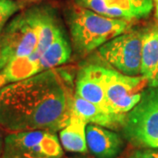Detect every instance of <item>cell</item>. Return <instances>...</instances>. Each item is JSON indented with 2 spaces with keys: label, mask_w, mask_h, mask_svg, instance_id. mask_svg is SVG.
I'll return each instance as SVG.
<instances>
[{
  "label": "cell",
  "mask_w": 158,
  "mask_h": 158,
  "mask_svg": "<svg viewBox=\"0 0 158 158\" xmlns=\"http://www.w3.org/2000/svg\"><path fill=\"white\" fill-rule=\"evenodd\" d=\"M2 71L8 83H15L40 73L39 62L32 61L29 56L19 57L8 62Z\"/></svg>",
  "instance_id": "16"
},
{
  "label": "cell",
  "mask_w": 158,
  "mask_h": 158,
  "mask_svg": "<svg viewBox=\"0 0 158 158\" xmlns=\"http://www.w3.org/2000/svg\"><path fill=\"white\" fill-rule=\"evenodd\" d=\"M148 86H149V87H155V88H158V69H157V72L156 74V76H155V77L148 83Z\"/></svg>",
  "instance_id": "22"
},
{
  "label": "cell",
  "mask_w": 158,
  "mask_h": 158,
  "mask_svg": "<svg viewBox=\"0 0 158 158\" xmlns=\"http://www.w3.org/2000/svg\"><path fill=\"white\" fill-rule=\"evenodd\" d=\"M13 1H16L18 2L19 5H21L23 6V8L25 6H28L30 4H34V3H38V2H40L42 0H13Z\"/></svg>",
  "instance_id": "20"
},
{
  "label": "cell",
  "mask_w": 158,
  "mask_h": 158,
  "mask_svg": "<svg viewBox=\"0 0 158 158\" xmlns=\"http://www.w3.org/2000/svg\"><path fill=\"white\" fill-rule=\"evenodd\" d=\"M38 40V26L29 8L17 14L0 33V65L4 69L12 59L29 56Z\"/></svg>",
  "instance_id": "4"
},
{
  "label": "cell",
  "mask_w": 158,
  "mask_h": 158,
  "mask_svg": "<svg viewBox=\"0 0 158 158\" xmlns=\"http://www.w3.org/2000/svg\"><path fill=\"white\" fill-rule=\"evenodd\" d=\"M32 11L39 30V40L36 49L29 58L34 62H39L41 55L49 47L56 38L58 32L62 28L59 23L55 11L48 6H34Z\"/></svg>",
  "instance_id": "12"
},
{
  "label": "cell",
  "mask_w": 158,
  "mask_h": 158,
  "mask_svg": "<svg viewBox=\"0 0 158 158\" xmlns=\"http://www.w3.org/2000/svg\"><path fill=\"white\" fill-rule=\"evenodd\" d=\"M1 158H3V157H1Z\"/></svg>",
  "instance_id": "27"
},
{
  "label": "cell",
  "mask_w": 158,
  "mask_h": 158,
  "mask_svg": "<svg viewBox=\"0 0 158 158\" xmlns=\"http://www.w3.org/2000/svg\"><path fill=\"white\" fill-rule=\"evenodd\" d=\"M19 156L61 158L63 150L56 133L29 130L10 133L6 136L3 158Z\"/></svg>",
  "instance_id": "5"
},
{
  "label": "cell",
  "mask_w": 158,
  "mask_h": 158,
  "mask_svg": "<svg viewBox=\"0 0 158 158\" xmlns=\"http://www.w3.org/2000/svg\"><path fill=\"white\" fill-rule=\"evenodd\" d=\"M73 82L63 69H51L8 84L0 90V126L10 133L62 130L73 115Z\"/></svg>",
  "instance_id": "1"
},
{
  "label": "cell",
  "mask_w": 158,
  "mask_h": 158,
  "mask_svg": "<svg viewBox=\"0 0 158 158\" xmlns=\"http://www.w3.org/2000/svg\"><path fill=\"white\" fill-rule=\"evenodd\" d=\"M158 69V27L143 30L141 51V75L148 81L152 80Z\"/></svg>",
  "instance_id": "15"
},
{
  "label": "cell",
  "mask_w": 158,
  "mask_h": 158,
  "mask_svg": "<svg viewBox=\"0 0 158 158\" xmlns=\"http://www.w3.org/2000/svg\"><path fill=\"white\" fill-rule=\"evenodd\" d=\"M23 6L13 0H0V33L5 28L8 20Z\"/></svg>",
  "instance_id": "17"
},
{
  "label": "cell",
  "mask_w": 158,
  "mask_h": 158,
  "mask_svg": "<svg viewBox=\"0 0 158 158\" xmlns=\"http://www.w3.org/2000/svg\"><path fill=\"white\" fill-rule=\"evenodd\" d=\"M148 81L142 76H127L113 69H106L105 89L109 111L127 113L141 100Z\"/></svg>",
  "instance_id": "7"
},
{
  "label": "cell",
  "mask_w": 158,
  "mask_h": 158,
  "mask_svg": "<svg viewBox=\"0 0 158 158\" xmlns=\"http://www.w3.org/2000/svg\"><path fill=\"white\" fill-rule=\"evenodd\" d=\"M143 30L127 31L98 48L102 59L113 69L127 76H139L141 68Z\"/></svg>",
  "instance_id": "6"
},
{
  "label": "cell",
  "mask_w": 158,
  "mask_h": 158,
  "mask_svg": "<svg viewBox=\"0 0 158 158\" xmlns=\"http://www.w3.org/2000/svg\"><path fill=\"white\" fill-rule=\"evenodd\" d=\"M75 2L77 6L103 16L130 21L148 17L154 7V0H75Z\"/></svg>",
  "instance_id": "8"
},
{
  "label": "cell",
  "mask_w": 158,
  "mask_h": 158,
  "mask_svg": "<svg viewBox=\"0 0 158 158\" xmlns=\"http://www.w3.org/2000/svg\"><path fill=\"white\" fill-rule=\"evenodd\" d=\"M155 3H156V16L158 19V0H155Z\"/></svg>",
  "instance_id": "23"
},
{
  "label": "cell",
  "mask_w": 158,
  "mask_h": 158,
  "mask_svg": "<svg viewBox=\"0 0 158 158\" xmlns=\"http://www.w3.org/2000/svg\"><path fill=\"white\" fill-rule=\"evenodd\" d=\"M61 158H89V157H84V156H74V157H61Z\"/></svg>",
  "instance_id": "25"
},
{
  "label": "cell",
  "mask_w": 158,
  "mask_h": 158,
  "mask_svg": "<svg viewBox=\"0 0 158 158\" xmlns=\"http://www.w3.org/2000/svg\"><path fill=\"white\" fill-rule=\"evenodd\" d=\"M4 128L0 126V158L3 156L5 151V140L6 137L4 136Z\"/></svg>",
  "instance_id": "19"
},
{
  "label": "cell",
  "mask_w": 158,
  "mask_h": 158,
  "mask_svg": "<svg viewBox=\"0 0 158 158\" xmlns=\"http://www.w3.org/2000/svg\"><path fill=\"white\" fill-rule=\"evenodd\" d=\"M106 69L99 65H88L81 69L76 80L75 94L110 112L105 89Z\"/></svg>",
  "instance_id": "9"
},
{
  "label": "cell",
  "mask_w": 158,
  "mask_h": 158,
  "mask_svg": "<svg viewBox=\"0 0 158 158\" xmlns=\"http://www.w3.org/2000/svg\"><path fill=\"white\" fill-rule=\"evenodd\" d=\"M68 22L75 49L81 56L129 31L133 25V21L106 17L79 6L69 11Z\"/></svg>",
  "instance_id": "2"
},
{
  "label": "cell",
  "mask_w": 158,
  "mask_h": 158,
  "mask_svg": "<svg viewBox=\"0 0 158 158\" xmlns=\"http://www.w3.org/2000/svg\"><path fill=\"white\" fill-rule=\"evenodd\" d=\"M13 158H48V157H31V156H19V157H13Z\"/></svg>",
  "instance_id": "24"
},
{
  "label": "cell",
  "mask_w": 158,
  "mask_h": 158,
  "mask_svg": "<svg viewBox=\"0 0 158 158\" xmlns=\"http://www.w3.org/2000/svg\"><path fill=\"white\" fill-rule=\"evenodd\" d=\"M73 113L88 124H95L108 129H122L127 114L106 111L77 94L74 95Z\"/></svg>",
  "instance_id": "11"
},
{
  "label": "cell",
  "mask_w": 158,
  "mask_h": 158,
  "mask_svg": "<svg viewBox=\"0 0 158 158\" xmlns=\"http://www.w3.org/2000/svg\"><path fill=\"white\" fill-rule=\"evenodd\" d=\"M2 69H3V67H2V66H1V65H0V71H1V70H2Z\"/></svg>",
  "instance_id": "26"
},
{
  "label": "cell",
  "mask_w": 158,
  "mask_h": 158,
  "mask_svg": "<svg viewBox=\"0 0 158 158\" xmlns=\"http://www.w3.org/2000/svg\"><path fill=\"white\" fill-rule=\"evenodd\" d=\"M88 149L96 158H117L123 151V138L114 131L95 124H87Z\"/></svg>",
  "instance_id": "10"
},
{
  "label": "cell",
  "mask_w": 158,
  "mask_h": 158,
  "mask_svg": "<svg viewBox=\"0 0 158 158\" xmlns=\"http://www.w3.org/2000/svg\"><path fill=\"white\" fill-rule=\"evenodd\" d=\"M127 158H158V148H142L134 151Z\"/></svg>",
  "instance_id": "18"
},
{
  "label": "cell",
  "mask_w": 158,
  "mask_h": 158,
  "mask_svg": "<svg viewBox=\"0 0 158 158\" xmlns=\"http://www.w3.org/2000/svg\"><path fill=\"white\" fill-rule=\"evenodd\" d=\"M9 83H8V80L6 78V75L4 74V72L1 70L0 71V90L1 89L4 87V86H6V85H8Z\"/></svg>",
  "instance_id": "21"
},
{
  "label": "cell",
  "mask_w": 158,
  "mask_h": 158,
  "mask_svg": "<svg viewBox=\"0 0 158 158\" xmlns=\"http://www.w3.org/2000/svg\"><path fill=\"white\" fill-rule=\"evenodd\" d=\"M122 132L135 147L158 148V88L143 90L141 100L127 113Z\"/></svg>",
  "instance_id": "3"
},
{
  "label": "cell",
  "mask_w": 158,
  "mask_h": 158,
  "mask_svg": "<svg viewBox=\"0 0 158 158\" xmlns=\"http://www.w3.org/2000/svg\"><path fill=\"white\" fill-rule=\"evenodd\" d=\"M87 123L74 114L69 123L60 130L59 139L62 147L68 152L86 154L89 151L86 141Z\"/></svg>",
  "instance_id": "13"
},
{
  "label": "cell",
  "mask_w": 158,
  "mask_h": 158,
  "mask_svg": "<svg viewBox=\"0 0 158 158\" xmlns=\"http://www.w3.org/2000/svg\"><path fill=\"white\" fill-rule=\"evenodd\" d=\"M71 48L63 29H61L53 42L41 55L39 59L40 72L56 69L65 64L70 59Z\"/></svg>",
  "instance_id": "14"
}]
</instances>
